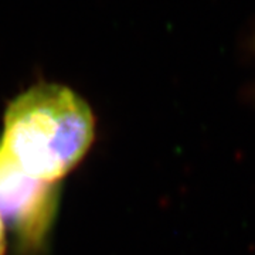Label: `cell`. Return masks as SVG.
I'll return each instance as SVG.
<instances>
[{
	"instance_id": "6da1fadb",
	"label": "cell",
	"mask_w": 255,
	"mask_h": 255,
	"mask_svg": "<svg viewBox=\"0 0 255 255\" xmlns=\"http://www.w3.org/2000/svg\"><path fill=\"white\" fill-rule=\"evenodd\" d=\"M95 121L87 102L58 84H38L11 101L0 145L31 177L55 183L90 149Z\"/></svg>"
},
{
	"instance_id": "7a4b0ae2",
	"label": "cell",
	"mask_w": 255,
	"mask_h": 255,
	"mask_svg": "<svg viewBox=\"0 0 255 255\" xmlns=\"http://www.w3.org/2000/svg\"><path fill=\"white\" fill-rule=\"evenodd\" d=\"M57 206L53 183L28 176L0 145V217L21 241L38 246L47 234Z\"/></svg>"
},
{
	"instance_id": "3957f363",
	"label": "cell",
	"mask_w": 255,
	"mask_h": 255,
	"mask_svg": "<svg viewBox=\"0 0 255 255\" xmlns=\"http://www.w3.org/2000/svg\"><path fill=\"white\" fill-rule=\"evenodd\" d=\"M4 251V223L0 217V255H3Z\"/></svg>"
}]
</instances>
